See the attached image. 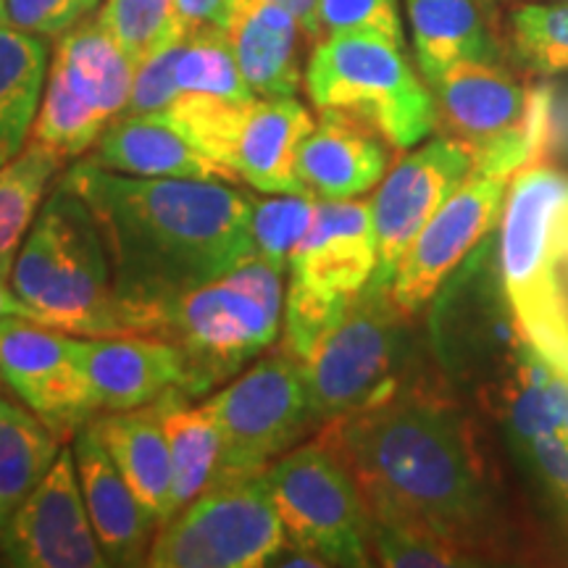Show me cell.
Returning a JSON list of instances; mask_svg holds the SVG:
<instances>
[{"instance_id": "6da1fadb", "label": "cell", "mask_w": 568, "mask_h": 568, "mask_svg": "<svg viewBox=\"0 0 568 568\" xmlns=\"http://www.w3.org/2000/svg\"><path fill=\"white\" fill-rule=\"evenodd\" d=\"M318 437L351 471L372 529L429 539L456 566L506 560L527 545L485 432L439 376L408 368L385 395L326 422Z\"/></svg>"}, {"instance_id": "7a4b0ae2", "label": "cell", "mask_w": 568, "mask_h": 568, "mask_svg": "<svg viewBox=\"0 0 568 568\" xmlns=\"http://www.w3.org/2000/svg\"><path fill=\"white\" fill-rule=\"evenodd\" d=\"M63 182L90 205L132 335L174 297L253 255L251 195L219 180H148L80 161Z\"/></svg>"}, {"instance_id": "3957f363", "label": "cell", "mask_w": 568, "mask_h": 568, "mask_svg": "<svg viewBox=\"0 0 568 568\" xmlns=\"http://www.w3.org/2000/svg\"><path fill=\"white\" fill-rule=\"evenodd\" d=\"M497 276L510 316L545 364L568 379V174L524 166L500 211Z\"/></svg>"}, {"instance_id": "277c9868", "label": "cell", "mask_w": 568, "mask_h": 568, "mask_svg": "<svg viewBox=\"0 0 568 568\" xmlns=\"http://www.w3.org/2000/svg\"><path fill=\"white\" fill-rule=\"evenodd\" d=\"M9 284L40 324L80 337L132 335L101 226L63 180L53 184L21 243Z\"/></svg>"}, {"instance_id": "5b68a950", "label": "cell", "mask_w": 568, "mask_h": 568, "mask_svg": "<svg viewBox=\"0 0 568 568\" xmlns=\"http://www.w3.org/2000/svg\"><path fill=\"white\" fill-rule=\"evenodd\" d=\"M460 351L481 408L568 527V379L531 351L508 303L485 318V343L471 335Z\"/></svg>"}, {"instance_id": "8992f818", "label": "cell", "mask_w": 568, "mask_h": 568, "mask_svg": "<svg viewBox=\"0 0 568 568\" xmlns=\"http://www.w3.org/2000/svg\"><path fill=\"white\" fill-rule=\"evenodd\" d=\"M284 274L266 261L245 258L216 280L190 290L155 314L153 335L182 358L187 400L224 387L280 337Z\"/></svg>"}, {"instance_id": "52a82bcc", "label": "cell", "mask_w": 568, "mask_h": 568, "mask_svg": "<svg viewBox=\"0 0 568 568\" xmlns=\"http://www.w3.org/2000/svg\"><path fill=\"white\" fill-rule=\"evenodd\" d=\"M305 92L318 111H345L366 122L395 151H408L437 130L429 84L400 42L376 32L329 34L311 48Z\"/></svg>"}, {"instance_id": "ba28073f", "label": "cell", "mask_w": 568, "mask_h": 568, "mask_svg": "<svg viewBox=\"0 0 568 568\" xmlns=\"http://www.w3.org/2000/svg\"><path fill=\"white\" fill-rule=\"evenodd\" d=\"M426 84L437 126L471 153V174L510 180L548 148L550 92L529 88L500 61H460Z\"/></svg>"}, {"instance_id": "9c48e42d", "label": "cell", "mask_w": 568, "mask_h": 568, "mask_svg": "<svg viewBox=\"0 0 568 568\" xmlns=\"http://www.w3.org/2000/svg\"><path fill=\"white\" fill-rule=\"evenodd\" d=\"M161 119L226 169L234 182L266 195L305 193L297 180V151L316 122L295 95L245 101L180 95Z\"/></svg>"}, {"instance_id": "30bf717a", "label": "cell", "mask_w": 568, "mask_h": 568, "mask_svg": "<svg viewBox=\"0 0 568 568\" xmlns=\"http://www.w3.org/2000/svg\"><path fill=\"white\" fill-rule=\"evenodd\" d=\"M134 61L113 40L98 11L55 38L30 138L63 159L95 145L130 101Z\"/></svg>"}, {"instance_id": "8fae6325", "label": "cell", "mask_w": 568, "mask_h": 568, "mask_svg": "<svg viewBox=\"0 0 568 568\" xmlns=\"http://www.w3.org/2000/svg\"><path fill=\"white\" fill-rule=\"evenodd\" d=\"M287 542L264 474L216 479L159 524L145 566L258 568Z\"/></svg>"}, {"instance_id": "7c38bea8", "label": "cell", "mask_w": 568, "mask_h": 568, "mask_svg": "<svg viewBox=\"0 0 568 568\" xmlns=\"http://www.w3.org/2000/svg\"><path fill=\"white\" fill-rule=\"evenodd\" d=\"M403 318L389 287L368 280L347 311L301 361L318 426L364 408L408 372L403 366Z\"/></svg>"}, {"instance_id": "4fadbf2b", "label": "cell", "mask_w": 568, "mask_h": 568, "mask_svg": "<svg viewBox=\"0 0 568 568\" xmlns=\"http://www.w3.org/2000/svg\"><path fill=\"white\" fill-rule=\"evenodd\" d=\"M287 539L324 566H372V516L343 460L322 437L266 468Z\"/></svg>"}, {"instance_id": "5bb4252c", "label": "cell", "mask_w": 568, "mask_h": 568, "mask_svg": "<svg viewBox=\"0 0 568 568\" xmlns=\"http://www.w3.org/2000/svg\"><path fill=\"white\" fill-rule=\"evenodd\" d=\"M209 406L222 432L216 479L264 474L311 429H318L301 364L282 351L226 382L209 397Z\"/></svg>"}, {"instance_id": "9a60e30c", "label": "cell", "mask_w": 568, "mask_h": 568, "mask_svg": "<svg viewBox=\"0 0 568 568\" xmlns=\"http://www.w3.org/2000/svg\"><path fill=\"white\" fill-rule=\"evenodd\" d=\"M0 382L55 437H74L98 416L80 337L32 318H0Z\"/></svg>"}, {"instance_id": "2e32d148", "label": "cell", "mask_w": 568, "mask_h": 568, "mask_svg": "<svg viewBox=\"0 0 568 568\" xmlns=\"http://www.w3.org/2000/svg\"><path fill=\"white\" fill-rule=\"evenodd\" d=\"M510 180L468 174L416 234L389 282V297L406 322H414L422 314L447 276L464 264L466 255L493 230L500 219Z\"/></svg>"}, {"instance_id": "e0dca14e", "label": "cell", "mask_w": 568, "mask_h": 568, "mask_svg": "<svg viewBox=\"0 0 568 568\" xmlns=\"http://www.w3.org/2000/svg\"><path fill=\"white\" fill-rule=\"evenodd\" d=\"M0 558L21 568L111 566L92 531L71 447H61L45 477L3 524Z\"/></svg>"}, {"instance_id": "ac0fdd59", "label": "cell", "mask_w": 568, "mask_h": 568, "mask_svg": "<svg viewBox=\"0 0 568 568\" xmlns=\"http://www.w3.org/2000/svg\"><path fill=\"white\" fill-rule=\"evenodd\" d=\"M471 174V153L450 138H437L397 161L382 176L372 203L376 240L374 282L389 287L395 268L439 205Z\"/></svg>"}, {"instance_id": "d6986e66", "label": "cell", "mask_w": 568, "mask_h": 568, "mask_svg": "<svg viewBox=\"0 0 568 568\" xmlns=\"http://www.w3.org/2000/svg\"><path fill=\"white\" fill-rule=\"evenodd\" d=\"M376 268L372 203L316 201L314 222L290 258V280L329 295H355Z\"/></svg>"}, {"instance_id": "ffe728a7", "label": "cell", "mask_w": 568, "mask_h": 568, "mask_svg": "<svg viewBox=\"0 0 568 568\" xmlns=\"http://www.w3.org/2000/svg\"><path fill=\"white\" fill-rule=\"evenodd\" d=\"M80 353L98 414L145 408L172 389L182 393L180 353L159 335L80 337Z\"/></svg>"}, {"instance_id": "44dd1931", "label": "cell", "mask_w": 568, "mask_h": 568, "mask_svg": "<svg viewBox=\"0 0 568 568\" xmlns=\"http://www.w3.org/2000/svg\"><path fill=\"white\" fill-rule=\"evenodd\" d=\"M389 142L345 111H322L297 151V180L316 201L368 193L389 166Z\"/></svg>"}, {"instance_id": "7402d4cb", "label": "cell", "mask_w": 568, "mask_h": 568, "mask_svg": "<svg viewBox=\"0 0 568 568\" xmlns=\"http://www.w3.org/2000/svg\"><path fill=\"white\" fill-rule=\"evenodd\" d=\"M74 466L80 477L82 500L88 508L92 531L111 566H142L151 550L153 535L159 529L132 487L126 485L119 468L95 432L82 426L74 435Z\"/></svg>"}, {"instance_id": "603a6c76", "label": "cell", "mask_w": 568, "mask_h": 568, "mask_svg": "<svg viewBox=\"0 0 568 568\" xmlns=\"http://www.w3.org/2000/svg\"><path fill=\"white\" fill-rule=\"evenodd\" d=\"M219 27L253 95H295L303 82V45L308 38L293 13L274 0H226Z\"/></svg>"}, {"instance_id": "cb8c5ba5", "label": "cell", "mask_w": 568, "mask_h": 568, "mask_svg": "<svg viewBox=\"0 0 568 568\" xmlns=\"http://www.w3.org/2000/svg\"><path fill=\"white\" fill-rule=\"evenodd\" d=\"M92 166L148 180H219L234 182L226 169L203 155L161 116H119L88 151Z\"/></svg>"}, {"instance_id": "d4e9b609", "label": "cell", "mask_w": 568, "mask_h": 568, "mask_svg": "<svg viewBox=\"0 0 568 568\" xmlns=\"http://www.w3.org/2000/svg\"><path fill=\"white\" fill-rule=\"evenodd\" d=\"M90 429L101 439L138 500L151 510L155 524L174 516L172 458L155 406L98 414Z\"/></svg>"}, {"instance_id": "484cf974", "label": "cell", "mask_w": 568, "mask_h": 568, "mask_svg": "<svg viewBox=\"0 0 568 568\" xmlns=\"http://www.w3.org/2000/svg\"><path fill=\"white\" fill-rule=\"evenodd\" d=\"M406 11L426 82L460 61H500L481 0H406Z\"/></svg>"}, {"instance_id": "4316f807", "label": "cell", "mask_w": 568, "mask_h": 568, "mask_svg": "<svg viewBox=\"0 0 568 568\" xmlns=\"http://www.w3.org/2000/svg\"><path fill=\"white\" fill-rule=\"evenodd\" d=\"M172 458L174 514L213 485L222 460V432L209 400L190 406L180 389H172L153 403ZM172 518V516H169Z\"/></svg>"}, {"instance_id": "83f0119b", "label": "cell", "mask_w": 568, "mask_h": 568, "mask_svg": "<svg viewBox=\"0 0 568 568\" xmlns=\"http://www.w3.org/2000/svg\"><path fill=\"white\" fill-rule=\"evenodd\" d=\"M51 48L38 34L0 27V163L30 140L45 88Z\"/></svg>"}, {"instance_id": "f1b7e54d", "label": "cell", "mask_w": 568, "mask_h": 568, "mask_svg": "<svg viewBox=\"0 0 568 568\" xmlns=\"http://www.w3.org/2000/svg\"><path fill=\"white\" fill-rule=\"evenodd\" d=\"M63 161V155L30 138L13 159L0 163V280L11 282L19 247L30 234Z\"/></svg>"}, {"instance_id": "f546056e", "label": "cell", "mask_w": 568, "mask_h": 568, "mask_svg": "<svg viewBox=\"0 0 568 568\" xmlns=\"http://www.w3.org/2000/svg\"><path fill=\"white\" fill-rule=\"evenodd\" d=\"M59 453L61 439L30 408L0 397V529L45 477Z\"/></svg>"}, {"instance_id": "4dcf8cb0", "label": "cell", "mask_w": 568, "mask_h": 568, "mask_svg": "<svg viewBox=\"0 0 568 568\" xmlns=\"http://www.w3.org/2000/svg\"><path fill=\"white\" fill-rule=\"evenodd\" d=\"M176 88L180 95H211L245 101L253 98L234 59L230 40L219 24L187 30L176 53Z\"/></svg>"}, {"instance_id": "1f68e13d", "label": "cell", "mask_w": 568, "mask_h": 568, "mask_svg": "<svg viewBox=\"0 0 568 568\" xmlns=\"http://www.w3.org/2000/svg\"><path fill=\"white\" fill-rule=\"evenodd\" d=\"M98 17L134 67L163 48L176 45L187 34L176 0H103Z\"/></svg>"}, {"instance_id": "d6a6232c", "label": "cell", "mask_w": 568, "mask_h": 568, "mask_svg": "<svg viewBox=\"0 0 568 568\" xmlns=\"http://www.w3.org/2000/svg\"><path fill=\"white\" fill-rule=\"evenodd\" d=\"M316 213V197L305 193L251 195V243L255 258L287 274L295 247L308 232Z\"/></svg>"}, {"instance_id": "836d02e7", "label": "cell", "mask_w": 568, "mask_h": 568, "mask_svg": "<svg viewBox=\"0 0 568 568\" xmlns=\"http://www.w3.org/2000/svg\"><path fill=\"white\" fill-rule=\"evenodd\" d=\"M510 40L521 61L539 74L568 71V3H527L510 13Z\"/></svg>"}, {"instance_id": "e575fe53", "label": "cell", "mask_w": 568, "mask_h": 568, "mask_svg": "<svg viewBox=\"0 0 568 568\" xmlns=\"http://www.w3.org/2000/svg\"><path fill=\"white\" fill-rule=\"evenodd\" d=\"M353 297L355 295H329L290 280L287 295H284V335L280 351L301 364L311 347L318 343V337L345 314Z\"/></svg>"}, {"instance_id": "d590c367", "label": "cell", "mask_w": 568, "mask_h": 568, "mask_svg": "<svg viewBox=\"0 0 568 568\" xmlns=\"http://www.w3.org/2000/svg\"><path fill=\"white\" fill-rule=\"evenodd\" d=\"M322 40L345 32H376L403 45L397 0H318Z\"/></svg>"}, {"instance_id": "8d00e7d4", "label": "cell", "mask_w": 568, "mask_h": 568, "mask_svg": "<svg viewBox=\"0 0 568 568\" xmlns=\"http://www.w3.org/2000/svg\"><path fill=\"white\" fill-rule=\"evenodd\" d=\"M180 42L172 48H163L161 53L138 63L130 101H126L122 116H161V113L180 98V88H176L174 74Z\"/></svg>"}, {"instance_id": "74e56055", "label": "cell", "mask_w": 568, "mask_h": 568, "mask_svg": "<svg viewBox=\"0 0 568 568\" xmlns=\"http://www.w3.org/2000/svg\"><path fill=\"white\" fill-rule=\"evenodd\" d=\"M103 0H6L9 27L55 40L98 11Z\"/></svg>"}, {"instance_id": "f35d334b", "label": "cell", "mask_w": 568, "mask_h": 568, "mask_svg": "<svg viewBox=\"0 0 568 568\" xmlns=\"http://www.w3.org/2000/svg\"><path fill=\"white\" fill-rule=\"evenodd\" d=\"M176 9L187 30L205 24H222L226 0H176Z\"/></svg>"}, {"instance_id": "ab89813d", "label": "cell", "mask_w": 568, "mask_h": 568, "mask_svg": "<svg viewBox=\"0 0 568 568\" xmlns=\"http://www.w3.org/2000/svg\"><path fill=\"white\" fill-rule=\"evenodd\" d=\"M284 11H290L303 27L305 38H308L311 48L322 40V24H318V0H274Z\"/></svg>"}, {"instance_id": "60d3db41", "label": "cell", "mask_w": 568, "mask_h": 568, "mask_svg": "<svg viewBox=\"0 0 568 568\" xmlns=\"http://www.w3.org/2000/svg\"><path fill=\"white\" fill-rule=\"evenodd\" d=\"M6 316H21V318H32V322H38V316H34V311L27 305L21 297L13 293L11 284L6 280H0V318Z\"/></svg>"}, {"instance_id": "b9f144b4", "label": "cell", "mask_w": 568, "mask_h": 568, "mask_svg": "<svg viewBox=\"0 0 568 568\" xmlns=\"http://www.w3.org/2000/svg\"><path fill=\"white\" fill-rule=\"evenodd\" d=\"M0 27H9V11H6V0H0Z\"/></svg>"}, {"instance_id": "7bdbcfd3", "label": "cell", "mask_w": 568, "mask_h": 568, "mask_svg": "<svg viewBox=\"0 0 568 568\" xmlns=\"http://www.w3.org/2000/svg\"><path fill=\"white\" fill-rule=\"evenodd\" d=\"M481 3H485L487 9H493V0H481Z\"/></svg>"}, {"instance_id": "ee69618b", "label": "cell", "mask_w": 568, "mask_h": 568, "mask_svg": "<svg viewBox=\"0 0 568 568\" xmlns=\"http://www.w3.org/2000/svg\"><path fill=\"white\" fill-rule=\"evenodd\" d=\"M566 3H568V0H566Z\"/></svg>"}]
</instances>
